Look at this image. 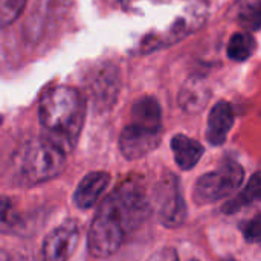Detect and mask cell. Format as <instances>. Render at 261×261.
<instances>
[{"mask_svg":"<svg viewBox=\"0 0 261 261\" xmlns=\"http://www.w3.org/2000/svg\"><path fill=\"white\" fill-rule=\"evenodd\" d=\"M234 110L226 101H219L210 112L206 124V139L213 145L225 144L232 125H234Z\"/></svg>","mask_w":261,"mask_h":261,"instance_id":"8fae6325","label":"cell"},{"mask_svg":"<svg viewBox=\"0 0 261 261\" xmlns=\"http://www.w3.org/2000/svg\"><path fill=\"white\" fill-rule=\"evenodd\" d=\"M84 95L70 86L47 89L38 104V119L46 139L64 153L73 150L86 119Z\"/></svg>","mask_w":261,"mask_h":261,"instance_id":"3957f363","label":"cell"},{"mask_svg":"<svg viewBox=\"0 0 261 261\" xmlns=\"http://www.w3.org/2000/svg\"><path fill=\"white\" fill-rule=\"evenodd\" d=\"M132 122L162 128V110L154 96H142L132 107Z\"/></svg>","mask_w":261,"mask_h":261,"instance_id":"5bb4252c","label":"cell"},{"mask_svg":"<svg viewBox=\"0 0 261 261\" xmlns=\"http://www.w3.org/2000/svg\"><path fill=\"white\" fill-rule=\"evenodd\" d=\"M11 261H34L32 258H29V257H23V258H17V260H11Z\"/></svg>","mask_w":261,"mask_h":261,"instance_id":"7402d4cb","label":"cell"},{"mask_svg":"<svg viewBox=\"0 0 261 261\" xmlns=\"http://www.w3.org/2000/svg\"><path fill=\"white\" fill-rule=\"evenodd\" d=\"M135 9L150 23L139 49L150 52L177 43L199 29L206 18V0H133Z\"/></svg>","mask_w":261,"mask_h":261,"instance_id":"7a4b0ae2","label":"cell"},{"mask_svg":"<svg viewBox=\"0 0 261 261\" xmlns=\"http://www.w3.org/2000/svg\"><path fill=\"white\" fill-rule=\"evenodd\" d=\"M24 226L23 217L9 197H0V234H17Z\"/></svg>","mask_w":261,"mask_h":261,"instance_id":"e0dca14e","label":"cell"},{"mask_svg":"<svg viewBox=\"0 0 261 261\" xmlns=\"http://www.w3.org/2000/svg\"><path fill=\"white\" fill-rule=\"evenodd\" d=\"M260 174L255 173V174L251 177V180H249V184L246 185V188H245L237 197H234L232 200H229L226 206H223V211H226L228 214H232V213H236L237 210H240V208H243V206H248V205L257 202V200L260 199Z\"/></svg>","mask_w":261,"mask_h":261,"instance_id":"ac0fdd59","label":"cell"},{"mask_svg":"<svg viewBox=\"0 0 261 261\" xmlns=\"http://www.w3.org/2000/svg\"><path fill=\"white\" fill-rule=\"evenodd\" d=\"M245 179V170L234 161L223 162L217 170L203 174L194 185V200L199 205L220 202L237 193Z\"/></svg>","mask_w":261,"mask_h":261,"instance_id":"5b68a950","label":"cell"},{"mask_svg":"<svg viewBox=\"0 0 261 261\" xmlns=\"http://www.w3.org/2000/svg\"><path fill=\"white\" fill-rule=\"evenodd\" d=\"M246 240L249 243H257L260 240V216H255L252 220L243 223V228H242Z\"/></svg>","mask_w":261,"mask_h":261,"instance_id":"ffe728a7","label":"cell"},{"mask_svg":"<svg viewBox=\"0 0 261 261\" xmlns=\"http://www.w3.org/2000/svg\"><path fill=\"white\" fill-rule=\"evenodd\" d=\"M151 210L141 177L122 180L99 205L89 229L87 249L95 258L119 251L125 237L144 223Z\"/></svg>","mask_w":261,"mask_h":261,"instance_id":"6da1fadb","label":"cell"},{"mask_svg":"<svg viewBox=\"0 0 261 261\" xmlns=\"http://www.w3.org/2000/svg\"><path fill=\"white\" fill-rule=\"evenodd\" d=\"M165 228H180L187 220V205L177 176L165 171L154 185L150 203Z\"/></svg>","mask_w":261,"mask_h":261,"instance_id":"8992f818","label":"cell"},{"mask_svg":"<svg viewBox=\"0 0 261 261\" xmlns=\"http://www.w3.org/2000/svg\"><path fill=\"white\" fill-rule=\"evenodd\" d=\"M211 98V89L205 83V80L194 76L190 78L179 92V106L187 113H199L202 112Z\"/></svg>","mask_w":261,"mask_h":261,"instance_id":"7c38bea8","label":"cell"},{"mask_svg":"<svg viewBox=\"0 0 261 261\" xmlns=\"http://www.w3.org/2000/svg\"><path fill=\"white\" fill-rule=\"evenodd\" d=\"M171 150L177 167L184 171L194 168L203 156L202 144L185 135H176L171 139Z\"/></svg>","mask_w":261,"mask_h":261,"instance_id":"4fadbf2b","label":"cell"},{"mask_svg":"<svg viewBox=\"0 0 261 261\" xmlns=\"http://www.w3.org/2000/svg\"><path fill=\"white\" fill-rule=\"evenodd\" d=\"M26 6V0H0V29L15 21Z\"/></svg>","mask_w":261,"mask_h":261,"instance_id":"d6986e66","label":"cell"},{"mask_svg":"<svg viewBox=\"0 0 261 261\" xmlns=\"http://www.w3.org/2000/svg\"><path fill=\"white\" fill-rule=\"evenodd\" d=\"M110 184V174L106 171H92L83 177L73 193V203L80 210L95 206Z\"/></svg>","mask_w":261,"mask_h":261,"instance_id":"30bf717a","label":"cell"},{"mask_svg":"<svg viewBox=\"0 0 261 261\" xmlns=\"http://www.w3.org/2000/svg\"><path fill=\"white\" fill-rule=\"evenodd\" d=\"M121 87L119 69L113 64H101L96 67L89 78V95L96 112L109 110L118 98Z\"/></svg>","mask_w":261,"mask_h":261,"instance_id":"52a82bcc","label":"cell"},{"mask_svg":"<svg viewBox=\"0 0 261 261\" xmlns=\"http://www.w3.org/2000/svg\"><path fill=\"white\" fill-rule=\"evenodd\" d=\"M234 18L245 28L248 32L257 31L261 23L260 0H239L232 8Z\"/></svg>","mask_w":261,"mask_h":261,"instance_id":"9a60e30c","label":"cell"},{"mask_svg":"<svg viewBox=\"0 0 261 261\" xmlns=\"http://www.w3.org/2000/svg\"><path fill=\"white\" fill-rule=\"evenodd\" d=\"M148 261H179V257L173 248H162L156 254H153Z\"/></svg>","mask_w":261,"mask_h":261,"instance_id":"44dd1931","label":"cell"},{"mask_svg":"<svg viewBox=\"0 0 261 261\" xmlns=\"http://www.w3.org/2000/svg\"><path fill=\"white\" fill-rule=\"evenodd\" d=\"M191 261H197V260H191Z\"/></svg>","mask_w":261,"mask_h":261,"instance_id":"603a6c76","label":"cell"},{"mask_svg":"<svg viewBox=\"0 0 261 261\" xmlns=\"http://www.w3.org/2000/svg\"><path fill=\"white\" fill-rule=\"evenodd\" d=\"M78 242V226L67 222L52 232L43 242V261H67Z\"/></svg>","mask_w":261,"mask_h":261,"instance_id":"9c48e42d","label":"cell"},{"mask_svg":"<svg viewBox=\"0 0 261 261\" xmlns=\"http://www.w3.org/2000/svg\"><path fill=\"white\" fill-rule=\"evenodd\" d=\"M17 176L26 185H38L58 177L66 168V153L46 138L26 142L15 156Z\"/></svg>","mask_w":261,"mask_h":261,"instance_id":"277c9868","label":"cell"},{"mask_svg":"<svg viewBox=\"0 0 261 261\" xmlns=\"http://www.w3.org/2000/svg\"><path fill=\"white\" fill-rule=\"evenodd\" d=\"M257 41L251 32H236L228 43V57L232 61H246L255 52Z\"/></svg>","mask_w":261,"mask_h":261,"instance_id":"2e32d148","label":"cell"},{"mask_svg":"<svg viewBox=\"0 0 261 261\" xmlns=\"http://www.w3.org/2000/svg\"><path fill=\"white\" fill-rule=\"evenodd\" d=\"M162 139V128L130 122L119 136V150L128 161H136L158 148Z\"/></svg>","mask_w":261,"mask_h":261,"instance_id":"ba28073f","label":"cell"}]
</instances>
